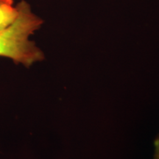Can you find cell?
Here are the masks:
<instances>
[{
  "instance_id": "1",
  "label": "cell",
  "mask_w": 159,
  "mask_h": 159,
  "mask_svg": "<svg viewBox=\"0 0 159 159\" xmlns=\"http://www.w3.org/2000/svg\"><path fill=\"white\" fill-rule=\"evenodd\" d=\"M16 5L19 9L16 20L0 31V57L29 68L45 58L43 51L30 39L42 27L43 20L35 14L25 0H21Z\"/></svg>"
},
{
  "instance_id": "2",
  "label": "cell",
  "mask_w": 159,
  "mask_h": 159,
  "mask_svg": "<svg viewBox=\"0 0 159 159\" xmlns=\"http://www.w3.org/2000/svg\"><path fill=\"white\" fill-rule=\"evenodd\" d=\"M18 16L19 9L14 0H0V31L10 27Z\"/></svg>"
},
{
  "instance_id": "3",
  "label": "cell",
  "mask_w": 159,
  "mask_h": 159,
  "mask_svg": "<svg viewBox=\"0 0 159 159\" xmlns=\"http://www.w3.org/2000/svg\"><path fill=\"white\" fill-rule=\"evenodd\" d=\"M155 147V153H154V159H159V134L155 139L154 142Z\"/></svg>"
}]
</instances>
